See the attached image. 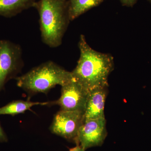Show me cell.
Returning a JSON list of instances; mask_svg holds the SVG:
<instances>
[{"label": "cell", "mask_w": 151, "mask_h": 151, "mask_svg": "<svg viewBox=\"0 0 151 151\" xmlns=\"http://www.w3.org/2000/svg\"><path fill=\"white\" fill-rule=\"evenodd\" d=\"M48 103L32 102L30 101L18 100L12 101L5 106L0 108V115L12 116L24 113L33 106L37 105H48Z\"/></svg>", "instance_id": "obj_11"}, {"label": "cell", "mask_w": 151, "mask_h": 151, "mask_svg": "<svg viewBox=\"0 0 151 151\" xmlns=\"http://www.w3.org/2000/svg\"><path fill=\"white\" fill-rule=\"evenodd\" d=\"M35 0H0V16L10 18L25 10L35 7Z\"/></svg>", "instance_id": "obj_9"}, {"label": "cell", "mask_w": 151, "mask_h": 151, "mask_svg": "<svg viewBox=\"0 0 151 151\" xmlns=\"http://www.w3.org/2000/svg\"><path fill=\"white\" fill-rule=\"evenodd\" d=\"M76 146L72 148L69 149V151H85L84 150L81 146L78 144H76Z\"/></svg>", "instance_id": "obj_14"}, {"label": "cell", "mask_w": 151, "mask_h": 151, "mask_svg": "<svg viewBox=\"0 0 151 151\" xmlns=\"http://www.w3.org/2000/svg\"><path fill=\"white\" fill-rule=\"evenodd\" d=\"M20 45L6 40H0V92L7 82L15 78L23 67Z\"/></svg>", "instance_id": "obj_4"}, {"label": "cell", "mask_w": 151, "mask_h": 151, "mask_svg": "<svg viewBox=\"0 0 151 151\" xmlns=\"http://www.w3.org/2000/svg\"><path fill=\"white\" fill-rule=\"evenodd\" d=\"M39 14L42 40L52 48L58 47L70 21L66 0H40L35 6Z\"/></svg>", "instance_id": "obj_2"}, {"label": "cell", "mask_w": 151, "mask_h": 151, "mask_svg": "<svg viewBox=\"0 0 151 151\" xmlns=\"http://www.w3.org/2000/svg\"><path fill=\"white\" fill-rule=\"evenodd\" d=\"M17 85L33 94H46L56 85L63 86L73 79L71 72L49 60L15 78Z\"/></svg>", "instance_id": "obj_3"}, {"label": "cell", "mask_w": 151, "mask_h": 151, "mask_svg": "<svg viewBox=\"0 0 151 151\" xmlns=\"http://www.w3.org/2000/svg\"><path fill=\"white\" fill-rule=\"evenodd\" d=\"M148 1H149L151 3V0H148Z\"/></svg>", "instance_id": "obj_15"}, {"label": "cell", "mask_w": 151, "mask_h": 151, "mask_svg": "<svg viewBox=\"0 0 151 151\" xmlns=\"http://www.w3.org/2000/svg\"><path fill=\"white\" fill-rule=\"evenodd\" d=\"M103 1V0H68V8L70 21L75 19Z\"/></svg>", "instance_id": "obj_10"}, {"label": "cell", "mask_w": 151, "mask_h": 151, "mask_svg": "<svg viewBox=\"0 0 151 151\" xmlns=\"http://www.w3.org/2000/svg\"><path fill=\"white\" fill-rule=\"evenodd\" d=\"M80 56L72 77L80 85L90 91L99 88H108V78L114 69L113 57L110 54L94 50L81 35L78 42Z\"/></svg>", "instance_id": "obj_1"}, {"label": "cell", "mask_w": 151, "mask_h": 151, "mask_svg": "<svg viewBox=\"0 0 151 151\" xmlns=\"http://www.w3.org/2000/svg\"><path fill=\"white\" fill-rule=\"evenodd\" d=\"M84 113L60 111L54 116L50 127L52 133L75 143L78 131L84 121Z\"/></svg>", "instance_id": "obj_5"}, {"label": "cell", "mask_w": 151, "mask_h": 151, "mask_svg": "<svg viewBox=\"0 0 151 151\" xmlns=\"http://www.w3.org/2000/svg\"><path fill=\"white\" fill-rule=\"evenodd\" d=\"M122 5L127 7H133L137 0H119Z\"/></svg>", "instance_id": "obj_12"}, {"label": "cell", "mask_w": 151, "mask_h": 151, "mask_svg": "<svg viewBox=\"0 0 151 151\" xmlns=\"http://www.w3.org/2000/svg\"><path fill=\"white\" fill-rule=\"evenodd\" d=\"M107 89L108 88H99L89 91L83 116L84 121L105 118L104 110Z\"/></svg>", "instance_id": "obj_8"}, {"label": "cell", "mask_w": 151, "mask_h": 151, "mask_svg": "<svg viewBox=\"0 0 151 151\" xmlns=\"http://www.w3.org/2000/svg\"><path fill=\"white\" fill-rule=\"evenodd\" d=\"M8 138L0 125V143L7 142Z\"/></svg>", "instance_id": "obj_13"}, {"label": "cell", "mask_w": 151, "mask_h": 151, "mask_svg": "<svg viewBox=\"0 0 151 151\" xmlns=\"http://www.w3.org/2000/svg\"><path fill=\"white\" fill-rule=\"evenodd\" d=\"M107 134L105 118L84 121L78 131L76 144L80 145L85 150L101 146Z\"/></svg>", "instance_id": "obj_7"}, {"label": "cell", "mask_w": 151, "mask_h": 151, "mask_svg": "<svg viewBox=\"0 0 151 151\" xmlns=\"http://www.w3.org/2000/svg\"><path fill=\"white\" fill-rule=\"evenodd\" d=\"M89 91L72 79L61 86V96L48 105H59L63 111H78L84 113Z\"/></svg>", "instance_id": "obj_6"}]
</instances>
